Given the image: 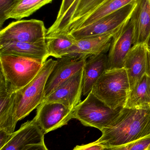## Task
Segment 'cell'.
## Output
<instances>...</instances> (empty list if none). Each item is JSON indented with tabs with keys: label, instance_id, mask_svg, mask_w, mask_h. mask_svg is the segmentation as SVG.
Returning a JSON list of instances; mask_svg holds the SVG:
<instances>
[{
	"label": "cell",
	"instance_id": "6da1fadb",
	"mask_svg": "<svg viewBox=\"0 0 150 150\" xmlns=\"http://www.w3.org/2000/svg\"><path fill=\"white\" fill-rule=\"evenodd\" d=\"M96 142L105 147L132 142L150 134V108H123L112 124L103 130Z\"/></svg>",
	"mask_w": 150,
	"mask_h": 150
},
{
	"label": "cell",
	"instance_id": "7a4b0ae2",
	"mask_svg": "<svg viewBox=\"0 0 150 150\" xmlns=\"http://www.w3.org/2000/svg\"><path fill=\"white\" fill-rule=\"evenodd\" d=\"M130 91L127 71L122 68L106 70L91 91L109 107L117 109L125 107Z\"/></svg>",
	"mask_w": 150,
	"mask_h": 150
},
{
	"label": "cell",
	"instance_id": "3957f363",
	"mask_svg": "<svg viewBox=\"0 0 150 150\" xmlns=\"http://www.w3.org/2000/svg\"><path fill=\"white\" fill-rule=\"evenodd\" d=\"M46 61L43 59L17 54L0 55V72L16 92L36 77Z\"/></svg>",
	"mask_w": 150,
	"mask_h": 150
},
{
	"label": "cell",
	"instance_id": "277c9868",
	"mask_svg": "<svg viewBox=\"0 0 150 150\" xmlns=\"http://www.w3.org/2000/svg\"><path fill=\"white\" fill-rule=\"evenodd\" d=\"M57 60H48L35 78L16 92L15 108L18 121L29 115L43 102L47 81Z\"/></svg>",
	"mask_w": 150,
	"mask_h": 150
},
{
	"label": "cell",
	"instance_id": "5b68a950",
	"mask_svg": "<svg viewBox=\"0 0 150 150\" xmlns=\"http://www.w3.org/2000/svg\"><path fill=\"white\" fill-rule=\"evenodd\" d=\"M123 108H111L91 91L74 108L73 119L84 126L96 128L102 132L112 124Z\"/></svg>",
	"mask_w": 150,
	"mask_h": 150
},
{
	"label": "cell",
	"instance_id": "8992f818",
	"mask_svg": "<svg viewBox=\"0 0 150 150\" xmlns=\"http://www.w3.org/2000/svg\"><path fill=\"white\" fill-rule=\"evenodd\" d=\"M136 5L135 0L90 24L68 33L74 39L78 40L116 32L130 20Z\"/></svg>",
	"mask_w": 150,
	"mask_h": 150
},
{
	"label": "cell",
	"instance_id": "52a82bcc",
	"mask_svg": "<svg viewBox=\"0 0 150 150\" xmlns=\"http://www.w3.org/2000/svg\"><path fill=\"white\" fill-rule=\"evenodd\" d=\"M47 30L44 22L32 19L10 23L0 32V45L10 42L36 43L45 41Z\"/></svg>",
	"mask_w": 150,
	"mask_h": 150
},
{
	"label": "cell",
	"instance_id": "ba28073f",
	"mask_svg": "<svg viewBox=\"0 0 150 150\" xmlns=\"http://www.w3.org/2000/svg\"><path fill=\"white\" fill-rule=\"evenodd\" d=\"M74 111L60 103L43 101L37 108L33 119L46 134L67 125L73 119Z\"/></svg>",
	"mask_w": 150,
	"mask_h": 150
},
{
	"label": "cell",
	"instance_id": "9c48e42d",
	"mask_svg": "<svg viewBox=\"0 0 150 150\" xmlns=\"http://www.w3.org/2000/svg\"><path fill=\"white\" fill-rule=\"evenodd\" d=\"M134 31V24L130 19L114 35L107 55V70L124 68L125 58L133 45Z\"/></svg>",
	"mask_w": 150,
	"mask_h": 150
},
{
	"label": "cell",
	"instance_id": "30bf717a",
	"mask_svg": "<svg viewBox=\"0 0 150 150\" xmlns=\"http://www.w3.org/2000/svg\"><path fill=\"white\" fill-rule=\"evenodd\" d=\"M87 60L86 59H77L68 56L58 59L47 81L44 91V98L68 81L73 75L83 69Z\"/></svg>",
	"mask_w": 150,
	"mask_h": 150
},
{
	"label": "cell",
	"instance_id": "8fae6325",
	"mask_svg": "<svg viewBox=\"0 0 150 150\" xmlns=\"http://www.w3.org/2000/svg\"><path fill=\"white\" fill-rule=\"evenodd\" d=\"M83 69L46 97L43 101L60 103L74 109L81 102L82 95Z\"/></svg>",
	"mask_w": 150,
	"mask_h": 150
},
{
	"label": "cell",
	"instance_id": "7c38bea8",
	"mask_svg": "<svg viewBox=\"0 0 150 150\" xmlns=\"http://www.w3.org/2000/svg\"><path fill=\"white\" fill-rule=\"evenodd\" d=\"M107 0H75L62 19L47 30V35L68 33L70 27L85 17Z\"/></svg>",
	"mask_w": 150,
	"mask_h": 150
},
{
	"label": "cell",
	"instance_id": "4fadbf2b",
	"mask_svg": "<svg viewBox=\"0 0 150 150\" xmlns=\"http://www.w3.org/2000/svg\"><path fill=\"white\" fill-rule=\"evenodd\" d=\"M15 96L16 91L0 72V130L9 134L15 132L18 122L16 117Z\"/></svg>",
	"mask_w": 150,
	"mask_h": 150
},
{
	"label": "cell",
	"instance_id": "5bb4252c",
	"mask_svg": "<svg viewBox=\"0 0 150 150\" xmlns=\"http://www.w3.org/2000/svg\"><path fill=\"white\" fill-rule=\"evenodd\" d=\"M116 32L78 40L75 39V44L67 56L88 59L92 56L106 53L110 49L113 37Z\"/></svg>",
	"mask_w": 150,
	"mask_h": 150
},
{
	"label": "cell",
	"instance_id": "9a60e30c",
	"mask_svg": "<svg viewBox=\"0 0 150 150\" xmlns=\"http://www.w3.org/2000/svg\"><path fill=\"white\" fill-rule=\"evenodd\" d=\"M45 134L33 119L22 124L0 150H23L30 144L43 143Z\"/></svg>",
	"mask_w": 150,
	"mask_h": 150
},
{
	"label": "cell",
	"instance_id": "2e32d148",
	"mask_svg": "<svg viewBox=\"0 0 150 150\" xmlns=\"http://www.w3.org/2000/svg\"><path fill=\"white\" fill-rule=\"evenodd\" d=\"M148 52L147 45H133L125 58L124 68L129 79L130 90L147 74Z\"/></svg>",
	"mask_w": 150,
	"mask_h": 150
},
{
	"label": "cell",
	"instance_id": "e0dca14e",
	"mask_svg": "<svg viewBox=\"0 0 150 150\" xmlns=\"http://www.w3.org/2000/svg\"><path fill=\"white\" fill-rule=\"evenodd\" d=\"M130 20L134 26L133 45H147L150 37V5L148 0H136Z\"/></svg>",
	"mask_w": 150,
	"mask_h": 150
},
{
	"label": "cell",
	"instance_id": "ac0fdd59",
	"mask_svg": "<svg viewBox=\"0 0 150 150\" xmlns=\"http://www.w3.org/2000/svg\"><path fill=\"white\" fill-rule=\"evenodd\" d=\"M108 55L102 53L90 57L83 68L82 95H87L91 92L93 86L107 69Z\"/></svg>",
	"mask_w": 150,
	"mask_h": 150
},
{
	"label": "cell",
	"instance_id": "d6986e66",
	"mask_svg": "<svg viewBox=\"0 0 150 150\" xmlns=\"http://www.w3.org/2000/svg\"><path fill=\"white\" fill-rule=\"evenodd\" d=\"M3 54H17L45 61L49 57L46 41L36 43L10 42L0 45V55Z\"/></svg>",
	"mask_w": 150,
	"mask_h": 150
},
{
	"label": "cell",
	"instance_id": "ffe728a7",
	"mask_svg": "<svg viewBox=\"0 0 150 150\" xmlns=\"http://www.w3.org/2000/svg\"><path fill=\"white\" fill-rule=\"evenodd\" d=\"M124 108L137 109L150 108V81L146 74L130 90Z\"/></svg>",
	"mask_w": 150,
	"mask_h": 150
},
{
	"label": "cell",
	"instance_id": "44dd1931",
	"mask_svg": "<svg viewBox=\"0 0 150 150\" xmlns=\"http://www.w3.org/2000/svg\"><path fill=\"white\" fill-rule=\"evenodd\" d=\"M134 1L135 0H107L90 14L75 24L70 27L68 33L90 24Z\"/></svg>",
	"mask_w": 150,
	"mask_h": 150
},
{
	"label": "cell",
	"instance_id": "7402d4cb",
	"mask_svg": "<svg viewBox=\"0 0 150 150\" xmlns=\"http://www.w3.org/2000/svg\"><path fill=\"white\" fill-rule=\"evenodd\" d=\"M53 0H16L6 12L4 20L12 18L19 20L30 16Z\"/></svg>",
	"mask_w": 150,
	"mask_h": 150
},
{
	"label": "cell",
	"instance_id": "603a6c76",
	"mask_svg": "<svg viewBox=\"0 0 150 150\" xmlns=\"http://www.w3.org/2000/svg\"><path fill=\"white\" fill-rule=\"evenodd\" d=\"M48 56L60 59L67 56L75 44V40L66 33L47 35L45 39Z\"/></svg>",
	"mask_w": 150,
	"mask_h": 150
},
{
	"label": "cell",
	"instance_id": "cb8c5ba5",
	"mask_svg": "<svg viewBox=\"0 0 150 150\" xmlns=\"http://www.w3.org/2000/svg\"><path fill=\"white\" fill-rule=\"evenodd\" d=\"M150 134L137 141L119 146L105 147L104 150H149Z\"/></svg>",
	"mask_w": 150,
	"mask_h": 150
},
{
	"label": "cell",
	"instance_id": "d4e9b609",
	"mask_svg": "<svg viewBox=\"0 0 150 150\" xmlns=\"http://www.w3.org/2000/svg\"><path fill=\"white\" fill-rule=\"evenodd\" d=\"M16 0H0V28L5 22L4 16L8 10L10 8Z\"/></svg>",
	"mask_w": 150,
	"mask_h": 150
},
{
	"label": "cell",
	"instance_id": "484cf974",
	"mask_svg": "<svg viewBox=\"0 0 150 150\" xmlns=\"http://www.w3.org/2000/svg\"><path fill=\"white\" fill-rule=\"evenodd\" d=\"M75 1V0H62L57 17L54 23H58L62 19Z\"/></svg>",
	"mask_w": 150,
	"mask_h": 150
},
{
	"label": "cell",
	"instance_id": "4316f807",
	"mask_svg": "<svg viewBox=\"0 0 150 150\" xmlns=\"http://www.w3.org/2000/svg\"><path fill=\"white\" fill-rule=\"evenodd\" d=\"M105 147L97 142L76 146L73 150H104Z\"/></svg>",
	"mask_w": 150,
	"mask_h": 150
},
{
	"label": "cell",
	"instance_id": "83f0119b",
	"mask_svg": "<svg viewBox=\"0 0 150 150\" xmlns=\"http://www.w3.org/2000/svg\"><path fill=\"white\" fill-rule=\"evenodd\" d=\"M12 134H9L7 132L0 130V149L6 144L9 140Z\"/></svg>",
	"mask_w": 150,
	"mask_h": 150
},
{
	"label": "cell",
	"instance_id": "f1b7e54d",
	"mask_svg": "<svg viewBox=\"0 0 150 150\" xmlns=\"http://www.w3.org/2000/svg\"><path fill=\"white\" fill-rule=\"evenodd\" d=\"M23 150H48L45 143L40 144H30Z\"/></svg>",
	"mask_w": 150,
	"mask_h": 150
},
{
	"label": "cell",
	"instance_id": "f546056e",
	"mask_svg": "<svg viewBox=\"0 0 150 150\" xmlns=\"http://www.w3.org/2000/svg\"><path fill=\"white\" fill-rule=\"evenodd\" d=\"M148 69L147 74L149 78L150 81V51L148 50Z\"/></svg>",
	"mask_w": 150,
	"mask_h": 150
},
{
	"label": "cell",
	"instance_id": "4dcf8cb0",
	"mask_svg": "<svg viewBox=\"0 0 150 150\" xmlns=\"http://www.w3.org/2000/svg\"><path fill=\"white\" fill-rule=\"evenodd\" d=\"M147 47H148V50L150 51V37L149 38L148 43H147Z\"/></svg>",
	"mask_w": 150,
	"mask_h": 150
},
{
	"label": "cell",
	"instance_id": "1f68e13d",
	"mask_svg": "<svg viewBox=\"0 0 150 150\" xmlns=\"http://www.w3.org/2000/svg\"><path fill=\"white\" fill-rule=\"evenodd\" d=\"M148 1H149V4L150 5V0H148Z\"/></svg>",
	"mask_w": 150,
	"mask_h": 150
},
{
	"label": "cell",
	"instance_id": "d6a6232c",
	"mask_svg": "<svg viewBox=\"0 0 150 150\" xmlns=\"http://www.w3.org/2000/svg\"></svg>",
	"mask_w": 150,
	"mask_h": 150
}]
</instances>
